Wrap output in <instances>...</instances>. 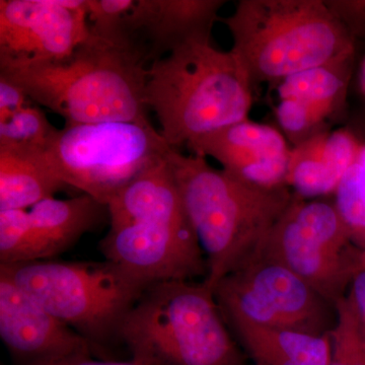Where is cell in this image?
<instances>
[{
	"instance_id": "6da1fadb",
	"label": "cell",
	"mask_w": 365,
	"mask_h": 365,
	"mask_svg": "<svg viewBox=\"0 0 365 365\" xmlns=\"http://www.w3.org/2000/svg\"><path fill=\"white\" fill-rule=\"evenodd\" d=\"M168 163L207 263L203 282L218 283L261 254L269 232L295 198L288 187L249 184L205 158L172 148Z\"/></svg>"
},
{
	"instance_id": "7a4b0ae2",
	"label": "cell",
	"mask_w": 365,
	"mask_h": 365,
	"mask_svg": "<svg viewBox=\"0 0 365 365\" xmlns=\"http://www.w3.org/2000/svg\"><path fill=\"white\" fill-rule=\"evenodd\" d=\"M107 206L110 230L100 245L106 260L148 285L205 279V255L167 157L132 180Z\"/></svg>"
},
{
	"instance_id": "3957f363",
	"label": "cell",
	"mask_w": 365,
	"mask_h": 365,
	"mask_svg": "<svg viewBox=\"0 0 365 365\" xmlns=\"http://www.w3.org/2000/svg\"><path fill=\"white\" fill-rule=\"evenodd\" d=\"M148 63L130 45L90 33L66 58L0 71V76L63 117L66 124H90L148 119Z\"/></svg>"
},
{
	"instance_id": "277c9868",
	"label": "cell",
	"mask_w": 365,
	"mask_h": 365,
	"mask_svg": "<svg viewBox=\"0 0 365 365\" xmlns=\"http://www.w3.org/2000/svg\"><path fill=\"white\" fill-rule=\"evenodd\" d=\"M144 98L160 122V134L178 150L248 119L253 83L232 50L191 42L150 64Z\"/></svg>"
},
{
	"instance_id": "5b68a950",
	"label": "cell",
	"mask_w": 365,
	"mask_h": 365,
	"mask_svg": "<svg viewBox=\"0 0 365 365\" xmlns=\"http://www.w3.org/2000/svg\"><path fill=\"white\" fill-rule=\"evenodd\" d=\"M220 21L253 86L354 56V38L324 0H241Z\"/></svg>"
},
{
	"instance_id": "8992f818",
	"label": "cell",
	"mask_w": 365,
	"mask_h": 365,
	"mask_svg": "<svg viewBox=\"0 0 365 365\" xmlns=\"http://www.w3.org/2000/svg\"><path fill=\"white\" fill-rule=\"evenodd\" d=\"M121 340L143 365H248L203 281L151 284L125 319Z\"/></svg>"
},
{
	"instance_id": "52a82bcc",
	"label": "cell",
	"mask_w": 365,
	"mask_h": 365,
	"mask_svg": "<svg viewBox=\"0 0 365 365\" xmlns=\"http://www.w3.org/2000/svg\"><path fill=\"white\" fill-rule=\"evenodd\" d=\"M0 274L85 338L93 353L122 343L125 319L150 287L108 260L0 264Z\"/></svg>"
},
{
	"instance_id": "ba28073f",
	"label": "cell",
	"mask_w": 365,
	"mask_h": 365,
	"mask_svg": "<svg viewBox=\"0 0 365 365\" xmlns=\"http://www.w3.org/2000/svg\"><path fill=\"white\" fill-rule=\"evenodd\" d=\"M173 148L148 119L66 124L44 150L67 187L106 204L132 180L160 162Z\"/></svg>"
},
{
	"instance_id": "9c48e42d",
	"label": "cell",
	"mask_w": 365,
	"mask_h": 365,
	"mask_svg": "<svg viewBox=\"0 0 365 365\" xmlns=\"http://www.w3.org/2000/svg\"><path fill=\"white\" fill-rule=\"evenodd\" d=\"M359 251L334 201L295 196L261 254L287 266L335 306L348 292Z\"/></svg>"
},
{
	"instance_id": "30bf717a",
	"label": "cell",
	"mask_w": 365,
	"mask_h": 365,
	"mask_svg": "<svg viewBox=\"0 0 365 365\" xmlns=\"http://www.w3.org/2000/svg\"><path fill=\"white\" fill-rule=\"evenodd\" d=\"M215 295L225 316L261 326L325 335L336 323L335 306L287 266L262 254L223 278Z\"/></svg>"
},
{
	"instance_id": "8fae6325",
	"label": "cell",
	"mask_w": 365,
	"mask_h": 365,
	"mask_svg": "<svg viewBox=\"0 0 365 365\" xmlns=\"http://www.w3.org/2000/svg\"><path fill=\"white\" fill-rule=\"evenodd\" d=\"M90 33L86 6L66 9L56 0H0V71L66 58Z\"/></svg>"
},
{
	"instance_id": "7c38bea8",
	"label": "cell",
	"mask_w": 365,
	"mask_h": 365,
	"mask_svg": "<svg viewBox=\"0 0 365 365\" xmlns=\"http://www.w3.org/2000/svg\"><path fill=\"white\" fill-rule=\"evenodd\" d=\"M0 337L14 365L91 356L90 343L0 274Z\"/></svg>"
},
{
	"instance_id": "4fadbf2b",
	"label": "cell",
	"mask_w": 365,
	"mask_h": 365,
	"mask_svg": "<svg viewBox=\"0 0 365 365\" xmlns=\"http://www.w3.org/2000/svg\"><path fill=\"white\" fill-rule=\"evenodd\" d=\"M223 0H135L120 26V40L148 63L191 42H211Z\"/></svg>"
},
{
	"instance_id": "5bb4252c",
	"label": "cell",
	"mask_w": 365,
	"mask_h": 365,
	"mask_svg": "<svg viewBox=\"0 0 365 365\" xmlns=\"http://www.w3.org/2000/svg\"><path fill=\"white\" fill-rule=\"evenodd\" d=\"M187 148L191 155L215 158L241 181L263 188L287 186L292 146L270 125L248 118L200 137Z\"/></svg>"
},
{
	"instance_id": "9a60e30c",
	"label": "cell",
	"mask_w": 365,
	"mask_h": 365,
	"mask_svg": "<svg viewBox=\"0 0 365 365\" xmlns=\"http://www.w3.org/2000/svg\"><path fill=\"white\" fill-rule=\"evenodd\" d=\"M361 148L346 129L321 132L292 146L285 184L302 199L331 195L356 163Z\"/></svg>"
},
{
	"instance_id": "2e32d148",
	"label": "cell",
	"mask_w": 365,
	"mask_h": 365,
	"mask_svg": "<svg viewBox=\"0 0 365 365\" xmlns=\"http://www.w3.org/2000/svg\"><path fill=\"white\" fill-rule=\"evenodd\" d=\"M35 261L51 260L109 220L106 204L93 197L46 199L29 210Z\"/></svg>"
},
{
	"instance_id": "e0dca14e",
	"label": "cell",
	"mask_w": 365,
	"mask_h": 365,
	"mask_svg": "<svg viewBox=\"0 0 365 365\" xmlns=\"http://www.w3.org/2000/svg\"><path fill=\"white\" fill-rule=\"evenodd\" d=\"M223 317L254 365L330 364L331 332L313 335L261 326L239 317Z\"/></svg>"
},
{
	"instance_id": "ac0fdd59",
	"label": "cell",
	"mask_w": 365,
	"mask_h": 365,
	"mask_svg": "<svg viewBox=\"0 0 365 365\" xmlns=\"http://www.w3.org/2000/svg\"><path fill=\"white\" fill-rule=\"evenodd\" d=\"M66 188L44 150L0 148V211L26 210Z\"/></svg>"
},
{
	"instance_id": "d6986e66",
	"label": "cell",
	"mask_w": 365,
	"mask_h": 365,
	"mask_svg": "<svg viewBox=\"0 0 365 365\" xmlns=\"http://www.w3.org/2000/svg\"><path fill=\"white\" fill-rule=\"evenodd\" d=\"M353 58L313 67L278 81V100L292 101L325 126L344 104Z\"/></svg>"
},
{
	"instance_id": "ffe728a7",
	"label": "cell",
	"mask_w": 365,
	"mask_h": 365,
	"mask_svg": "<svg viewBox=\"0 0 365 365\" xmlns=\"http://www.w3.org/2000/svg\"><path fill=\"white\" fill-rule=\"evenodd\" d=\"M57 129L45 113L32 104L0 122V148H28L45 150Z\"/></svg>"
},
{
	"instance_id": "44dd1931",
	"label": "cell",
	"mask_w": 365,
	"mask_h": 365,
	"mask_svg": "<svg viewBox=\"0 0 365 365\" xmlns=\"http://www.w3.org/2000/svg\"><path fill=\"white\" fill-rule=\"evenodd\" d=\"M335 207L349 230L353 245L365 249V174L359 163L348 170L335 193Z\"/></svg>"
},
{
	"instance_id": "7402d4cb",
	"label": "cell",
	"mask_w": 365,
	"mask_h": 365,
	"mask_svg": "<svg viewBox=\"0 0 365 365\" xmlns=\"http://www.w3.org/2000/svg\"><path fill=\"white\" fill-rule=\"evenodd\" d=\"M336 323L330 336L332 355L329 365H365V343L354 309L346 295L335 304Z\"/></svg>"
},
{
	"instance_id": "603a6c76",
	"label": "cell",
	"mask_w": 365,
	"mask_h": 365,
	"mask_svg": "<svg viewBox=\"0 0 365 365\" xmlns=\"http://www.w3.org/2000/svg\"><path fill=\"white\" fill-rule=\"evenodd\" d=\"M35 261L29 210L0 211V264Z\"/></svg>"
},
{
	"instance_id": "cb8c5ba5",
	"label": "cell",
	"mask_w": 365,
	"mask_h": 365,
	"mask_svg": "<svg viewBox=\"0 0 365 365\" xmlns=\"http://www.w3.org/2000/svg\"><path fill=\"white\" fill-rule=\"evenodd\" d=\"M134 4L135 0H86L91 33L118 42L121 21Z\"/></svg>"
},
{
	"instance_id": "d4e9b609",
	"label": "cell",
	"mask_w": 365,
	"mask_h": 365,
	"mask_svg": "<svg viewBox=\"0 0 365 365\" xmlns=\"http://www.w3.org/2000/svg\"><path fill=\"white\" fill-rule=\"evenodd\" d=\"M30 98L20 86L4 76H0V122L6 121L26 105Z\"/></svg>"
},
{
	"instance_id": "484cf974",
	"label": "cell",
	"mask_w": 365,
	"mask_h": 365,
	"mask_svg": "<svg viewBox=\"0 0 365 365\" xmlns=\"http://www.w3.org/2000/svg\"><path fill=\"white\" fill-rule=\"evenodd\" d=\"M346 297L356 314L360 333L365 343V269H360L354 273Z\"/></svg>"
},
{
	"instance_id": "4316f807",
	"label": "cell",
	"mask_w": 365,
	"mask_h": 365,
	"mask_svg": "<svg viewBox=\"0 0 365 365\" xmlns=\"http://www.w3.org/2000/svg\"><path fill=\"white\" fill-rule=\"evenodd\" d=\"M35 365H143L129 360V361H119V360L113 359H93L91 356L74 357V359L60 360L56 362H49V364H35Z\"/></svg>"
},
{
	"instance_id": "83f0119b",
	"label": "cell",
	"mask_w": 365,
	"mask_h": 365,
	"mask_svg": "<svg viewBox=\"0 0 365 365\" xmlns=\"http://www.w3.org/2000/svg\"><path fill=\"white\" fill-rule=\"evenodd\" d=\"M360 269H365V249L359 251L356 256V263H355V272ZM354 272V273H355Z\"/></svg>"
},
{
	"instance_id": "f1b7e54d",
	"label": "cell",
	"mask_w": 365,
	"mask_h": 365,
	"mask_svg": "<svg viewBox=\"0 0 365 365\" xmlns=\"http://www.w3.org/2000/svg\"><path fill=\"white\" fill-rule=\"evenodd\" d=\"M359 85L360 88H361L362 93H364L365 97V56L364 60H362L361 66H360Z\"/></svg>"
},
{
	"instance_id": "f546056e",
	"label": "cell",
	"mask_w": 365,
	"mask_h": 365,
	"mask_svg": "<svg viewBox=\"0 0 365 365\" xmlns=\"http://www.w3.org/2000/svg\"><path fill=\"white\" fill-rule=\"evenodd\" d=\"M356 162L359 163L360 167H361V169L364 170L365 174V144L364 145H362L361 150H360Z\"/></svg>"
}]
</instances>
